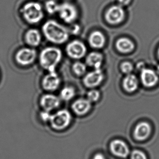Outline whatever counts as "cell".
I'll return each mask as SVG.
<instances>
[{"mask_svg": "<svg viewBox=\"0 0 159 159\" xmlns=\"http://www.w3.org/2000/svg\"><path fill=\"white\" fill-rule=\"evenodd\" d=\"M40 116L41 120L44 122H49L51 115L50 114V112L44 110L40 113Z\"/></svg>", "mask_w": 159, "mask_h": 159, "instance_id": "27", "label": "cell"}, {"mask_svg": "<svg viewBox=\"0 0 159 159\" xmlns=\"http://www.w3.org/2000/svg\"><path fill=\"white\" fill-rule=\"evenodd\" d=\"M152 131L151 125L146 122L138 123L134 131V136L136 140L140 141L146 140Z\"/></svg>", "mask_w": 159, "mask_h": 159, "instance_id": "14", "label": "cell"}, {"mask_svg": "<svg viewBox=\"0 0 159 159\" xmlns=\"http://www.w3.org/2000/svg\"><path fill=\"white\" fill-rule=\"evenodd\" d=\"M36 57V51L30 48H21L15 55L16 61L22 66H28L32 64L34 61Z\"/></svg>", "mask_w": 159, "mask_h": 159, "instance_id": "8", "label": "cell"}, {"mask_svg": "<svg viewBox=\"0 0 159 159\" xmlns=\"http://www.w3.org/2000/svg\"><path fill=\"white\" fill-rule=\"evenodd\" d=\"M62 58V52L58 48L48 47L41 51L39 56L40 64L49 72H55L56 67Z\"/></svg>", "mask_w": 159, "mask_h": 159, "instance_id": "2", "label": "cell"}, {"mask_svg": "<svg viewBox=\"0 0 159 159\" xmlns=\"http://www.w3.org/2000/svg\"><path fill=\"white\" fill-rule=\"evenodd\" d=\"M122 86L127 93H134L138 89L139 80L135 75L132 74L127 75L123 80Z\"/></svg>", "mask_w": 159, "mask_h": 159, "instance_id": "18", "label": "cell"}, {"mask_svg": "<svg viewBox=\"0 0 159 159\" xmlns=\"http://www.w3.org/2000/svg\"><path fill=\"white\" fill-rule=\"evenodd\" d=\"M60 4H59L56 0H48L45 3L46 10L48 13L53 15L58 13Z\"/></svg>", "mask_w": 159, "mask_h": 159, "instance_id": "22", "label": "cell"}, {"mask_svg": "<svg viewBox=\"0 0 159 159\" xmlns=\"http://www.w3.org/2000/svg\"><path fill=\"white\" fill-rule=\"evenodd\" d=\"M25 41L26 43L31 46H38L40 43L41 34L36 29H30L25 34Z\"/></svg>", "mask_w": 159, "mask_h": 159, "instance_id": "20", "label": "cell"}, {"mask_svg": "<svg viewBox=\"0 0 159 159\" xmlns=\"http://www.w3.org/2000/svg\"><path fill=\"white\" fill-rule=\"evenodd\" d=\"M67 54L69 57L74 59H80L86 55L85 45L80 40H73L70 42L66 48Z\"/></svg>", "mask_w": 159, "mask_h": 159, "instance_id": "7", "label": "cell"}, {"mask_svg": "<svg viewBox=\"0 0 159 159\" xmlns=\"http://www.w3.org/2000/svg\"><path fill=\"white\" fill-rule=\"evenodd\" d=\"M93 159H107V158L103 153H97L93 155Z\"/></svg>", "mask_w": 159, "mask_h": 159, "instance_id": "29", "label": "cell"}, {"mask_svg": "<svg viewBox=\"0 0 159 159\" xmlns=\"http://www.w3.org/2000/svg\"><path fill=\"white\" fill-rule=\"evenodd\" d=\"M131 159H147L144 153L139 150L134 151L131 154Z\"/></svg>", "mask_w": 159, "mask_h": 159, "instance_id": "26", "label": "cell"}, {"mask_svg": "<svg viewBox=\"0 0 159 159\" xmlns=\"http://www.w3.org/2000/svg\"><path fill=\"white\" fill-rule=\"evenodd\" d=\"M58 14L60 19L67 24H72L77 20L78 13L76 7L69 2L60 4Z\"/></svg>", "mask_w": 159, "mask_h": 159, "instance_id": "5", "label": "cell"}, {"mask_svg": "<svg viewBox=\"0 0 159 159\" xmlns=\"http://www.w3.org/2000/svg\"><path fill=\"white\" fill-rule=\"evenodd\" d=\"M22 17L30 24H38L44 16L43 7L39 2H29L24 4L21 9Z\"/></svg>", "mask_w": 159, "mask_h": 159, "instance_id": "3", "label": "cell"}, {"mask_svg": "<svg viewBox=\"0 0 159 159\" xmlns=\"http://www.w3.org/2000/svg\"><path fill=\"white\" fill-rule=\"evenodd\" d=\"M116 48L117 50L122 53H129L134 50L135 45L131 40L123 37L117 40Z\"/></svg>", "mask_w": 159, "mask_h": 159, "instance_id": "17", "label": "cell"}, {"mask_svg": "<svg viewBox=\"0 0 159 159\" xmlns=\"http://www.w3.org/2000/svg\"><path fill=\"white\" fill-rule=\"evenodd\" d=\"M103 60V55L96 52H91L86 57L85 62L89 66L94 69H100Z\"/></svg>", "mask_w": 159, "mask_h": 159, "instance_id": "19", "label": "cell"}, {"mask_svg": "<svg viewBox=\"0 0 159 159\" xmlns=\"http://www.w3.org/2000/svg\"><path fill=\"white\" fill-rule=\"evenodd\" d=\"M43 32L48 41L55 44H62L69 38L68 30L54 20H48L43 24Z\"/></svg>", "mask_w": 159, "mask_h": 159, "instance_id": "1", "label": "cell"}, {"mask_svg": "<svg viewBox=\"0 0 159 159\" xmlns=\"http://www.w3.org/2000/svg\"><path fill=\"white\" fill-rule=\"evenodd\" d=\"M71 118V114L68 110H60L51 115L49 122L52 128L57 130H61L69 127Z\"/></svg>", "mask_w": 159, "mask_h": 159, "instance_id": "4", "label": "cell"}, {"mask_svg": "<svg viewBox=\"0 0 159 159\" xmlns=\"http://www.w3.org/2000/svg\"><path fill=\"white\" fill-rule=\"evenodd\" d=\"M89 43L91 48L101 49L106 44V37L103 33L96 30L91 33L88 39Z\"/></svg>", "mask_w": 159, "mask_h": 159, "instance_id": "16", "label": "cell"}, {"mask_svg": "<svg viewBox=\"0 0 159 159\" xmlns=\"http://www.w3.org/2000/svg\"><path fill=\"white\" fill-rule=\"evenodd\" d=\"M40 104L43 110L50 112L59 107L60 106V99L55 95L45 94L40 98Z\"/></svg>", "mask_w": 159, "mask_h": 159, "instance_id": "13", "label": "cell"}, {"mask_svg": "<svg viewBox=\"0 0 159 159\" xmlns=\"http://www.w3.org/2000/svg\"><path fill=\"white\" fill-rule=\"evenodd\" d=\"M131 0H117L118 4L122 7L126 6L130 3Z\"/></svg>", "mask_w": 159, "mask_h": 159, "instance_id": "28", "label": "cell"}, {"mask_svg": "<svg viewBox=\"0 0 159 159\" xmlns=\"http://www.w3.org/2000/svg\"><path fill=\"white\" fill-rule=\"evenodd\" d=\"M140 78L143 85L147 88L155 86L159 81L158 75L155 71L145 67H143L141 70Z\"/></svg>", "mask_w": 159, "mask_h": 159, "instance_id": "12", "label": "cell"}, {"mask_svg": "<svg viewBox=\"0 0 159 159\" xmlns=\"http://www.w3.org/2000/svg\"><path fill=\"white\" fill-rule=\"evenodd\" d=\"M73 72L77 76H82L86 73V65L83 62L77 61L72 66Z\"/></svg>", "mask_w": 159, "mask_h": 159, "instance_id": "23", "label": "cell"}, {"mask_svg": "<svg viewBox=\"0 0 159 159\" xmlns=\"http://www.w3.org/2000/svg\"><path fill=\"white\" fill-rule=\"evenodd\" d=\"M125 17V10L123 7L119 4L110 7L105 14L106 21L112 25L120 24L123 21Z\"/></svg>", "mask_w": 159, "mask_h": 159, "instance_id": "6", "label": "cell"}, {"mask_svg": "<svg viewBox=\"0 0 159 159\" xmlns=\"http://www.w3.org/2000/svg\"><path fill=\"white\" fill-rule=\"evenodd\" d=\"M60 84V78L56 71L49 72L43 77L42 81V86L43 89L51 92L56 91Z\"/></svg>", "mask_w": 159, "mask_h": 159, "instance_id": "11", "label": "cell"}, {"mask_svg": "<svg viewBox=\"0 0 159 159\" xmlns=\"http://www.w3.org/2000/svg\"><path fill=\"white\" fill-rule=\"evenodd\" d=\"M104 78V74L101 69H94L93 71H91L84 76L83 82L87 88L94 89L101 84Z\"/></svg>", "mask_w": 159, "mask_h": 159, "instance_id": "9", "label": "cell"}, {"mask_svg": "<svg viewBox=\"0 0 159 159\" xmlns=\"http://www.w3.org/2000/svg\"><path fill=\"white\" fill-rule=\"evenodd\" d=\"M110 150L113 155L120 158H125L129 154V147L122 140L116 139L110 142Z\"/></svg>", "mask_w": 159, "mask_h": 159, "instance_id": "10", "label": "cell"}, {"mask_svg": "<svg viewBox=\"0 0 159 159\" xmlns=\"http://www.w3.org/2000/svg\"><path fill=\"white\" fill-rule=\"evenodd\" d=\"M100 98V93L96 89H91L87 93V99L93 103L98 101Z\"/></svg>", "mask_w": 159, "mask_h": 159, "instance_id": "24", "label": "cell"}, {"mask_svg": "<svg viewBox=\"0 0 159 159\" xmlns=\"http://www.w3.org/2000/svg\"><path fill=\"white\" fill-rule=\"evenodd\" d=\"M157 56H158V57H159V49H158V51H157Z\"/></svg>", "mask_w": 159, "mask_h": 159, "instance_id": "30", "label": "cell"}, {"mask_svg": "<svg viewBox=\"0 0 159 159\" xmlns=\"http://www.w3.org/2000/svg\"><path fill=\"white\" fill-rule=\"evenodd\" d=\"M72 109L77 115L83 116L87 114L91 108V102L85 98H80L72 104Z\"/></svg>", "mask_w": 159, "mask_h": 159, "instance_id": "15", "label": "cell"}, {"mask_svg": "<svg viewBox=\"0 0 159 159\" xmlns=\"http://www.w3.org/2000/svg\"><path fill=\"white\" fill-rule=\"evenodd\" d=\"M75 96V90L71 86H66L62 89L60 92V97L65 101H69Z\"/></svg>", "mask_w": 159, "mask_h": 159, "instance_id": "21", "label": "cell"}, {"mask_svg": "<svg viewBox=\"0 0 159 159\" xmlns=\"http://www.w3.org/2000/svg\"><path fill=\"white\" fill-rule=\"evenodd\" d=\"M133 65L131 63L128 61H125L120 65V70L123 73L129 75L131 74V72L133 70Z\"/></svg>", "mask_w": 159, "mask_h": 159, "instance_id": "25", "label": "cell"}]
</instances>
